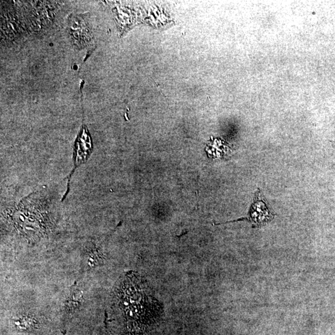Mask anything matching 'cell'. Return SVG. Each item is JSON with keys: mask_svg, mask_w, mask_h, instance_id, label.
<instances>
[{"mask_svg": "<svg viewBox=\"0 0 335 335\" xmlns=\"http://www.w3.org/2000/svg\"><path fill=\"white\" fill-rule=\"evenodd\" d=\"M275 216V214H273L268 208L262 191L258 188L249 211L248 217L239 219L236 221L227 222L226 223L246 220L252 223L253 228H260L272 221Z\"/></svg>", "mask_w": 335, "mask_h": 335, "instance_id": "1", "label": "cell"}, {"mask_svg": "<svg viewBox=\"0 0 335 335\" xmlns=\"http://www.w3.org/2000/svg\"><path fill=\"white\" fill-rule=\"evenodd\" d=\"M93 150V143L91 139L90 135L88 133V130L86 129L85 126L81 129V132L79 135L77 139L76 140L75 149L73 153V162L74 168L73 170L68 177L67 190L64 194L63 198L61 201H63L68 195L69 191H70V183L71 176H72L74 172H75L76 168L80 165L85 164L87 161L90 155L92 154Z\"/></svg>", "mask_w": 335, "mask_h": 335, "instance_id": "2", "label": "cell"}, {"mask_svg": "<svg viewBox=\"0 0 335 335\" xmlns=\"http://www.w3.org/2000/svg\"><path fill=\"white\" fill-rule=\"evenodd\" d=\"M14 325L20 331H28L35 327L36 322L29 317H20L14 320Z\"/></svg>", "mask_w": 335, "mask_h": 335, "instance_id": "3", "label": "cell"}]
</instances>
